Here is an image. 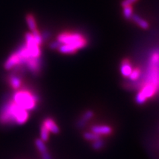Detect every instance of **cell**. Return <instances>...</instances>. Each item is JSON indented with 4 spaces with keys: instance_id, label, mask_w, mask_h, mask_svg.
Wrapping results in <instances>:
<instances>
[{
    "instance_id": "obj_1",
    "label": "cell",
    "mask_w": 159,
    "mask_h": 159,
    "mask_svg": "<svg viewBox=\"0 0 159 159\" xmlns=\"http://www.w3.org/2000/svg\"><path fill=\"white\" fill-rule=\"evenodd\" d=\"M29 117V111L19 106L12 99L0 108V124L3 125H23L27 121Z\"/></svg>"
},
{
    "instance_id": "obj_2",
    "label": "cell",
    "mask_w": 159,
    "mask_h": 159,
    "mask_svg": "<svg viewBox=\"0 0 159 159\" xmlns=\"http://www.w3.org/2000/svg\"><path fill=\"white\" fill-rule=\"evenodd\" d=\"M12 99L19 106L28 111L35 109L39 102V98L35 93L25 89L16 90L13 94Z\"/></svg>"
},
{
    "instance_id": "obj_3",
    "label": "cell",
    "mask_w": 159,
    "mask_h": 159,
    "mask_svg": "<svg viewBox=\"0 0 159 159\" xmlns=\"http://www.w3.org/2000/svg\"><path fill=\"white\" fill-rule=\"evenodd\" d=\"M57 40L61 44H74L78 50L85 47L87 44L86 39L78 33L64 32L58 34Z\"/></svg>"
},
{
    "instance_id": "obj_4",
    "label": "cell",
    "mask_w": 159,
    "mask_h": 159,
    "mask_svg": "<svg viewBox=\"0 0 159 159\" xmlns=\"http://www.w3.org/2000/svg\"><path fill=\"white\" fill-rule=\"evenodd\" d=\"M21 74H17L16 72L9 74L8 76V82L9 85L15 90H18L22 86V79L20 76Z\"/></svg>"
},
{
    "instance_id": "obj_5",
    "label": "cell",
    "mask_w": 159,
    "mask_h": 159,
    "mask_svg": "<svg viewBox=\"0 0 159 159\" xmlns=\"http://www.w3.org/2000/svg\"><path fill=\"white\" fill-rule=\"evenodd\" d=\"M91 131L98 135H108L112 133V128L106 125H96L91 128Z\"/></svg>"
},
{
    "instance_id": "obj_6",
    "label": "cell",
    "mask_w": 159,
    "mask_h": 159,
    "mask_svg": "<svg viewBox=\"0 0 159 159\" xmlns=\"http://www.w3.org/2000/svg\"><path fill=\"white\" fill-rule=\"evenodd\" d=\"M157 88L158 87H157L155 85H154V84L147 83L143 86L141 92L147 99V98H150L155 95V93L157 91Z\"/></svg>"
},
{
    "instance_id": "obj_7",
    "label": "cell",
    "mask_w": 159,
    "mask_h": 159,
    "mask_svg": "<svg viewBox=\"0 0 159 159\" xmlns=\"http://www.w3.org/2000/svg\"><path fill=\"white\" fill-rule=\"evenodd\" d=\"M43 125H44L49 132L54 133V134H57L59 133V127L57 125V123H55L52 119L51 118H46L43 122Z\"/></svg>"
},
{
    "instance_id": "obj_8",
    "label": "cell",
    "mask_w": 159,
    "mask_h": 159,
    "mask_svg": "<svg viewBox=\"0 0 159 159\" xmlns=\"http://www.w3.org/2000/svg\"><path fill=\"white\" fill-rule=\"evenodd\" d=\"M93 116V112L92 110H88L85 113H84L80 119H79L77 122V127L82 129L84 126L86 125L87 122L89 120V119H92Z\"/></svg>"
},
{
    "instance_id": "obj_9",
    "label": "cell",
    "mask_w": 159,
    "mask_h": 159,
    "mask_svg": "<svg viewBox=\"0 0 159 159\" xmlns=\"http://www.w3.org/2000/svg\"><path fill=\"white\" fill-rule=\"evenodd\" d=\"M120 70H121V74L124 77L128 78L129 75H130V74L133 70V68H132L131 62H129L128 60L125 59L124 60V61H123L121 65Z\"/></svg>"
},
{
    "instance_id": "obj_10",
    "label": "cell",
    "mask_w": 159,
    "mask_h": 159,
    "mask_svg": "<svg viewBox=\"0 0 159 159\" xmlns=\"http://www.w3.org/2000/svg\"><path fill=\"white\" fill-rule=\"evenodd\" d=\"M59 52L62 54H74L77 51V47L74 44H61V47L58 49Z\"/></svg>"
},
{
    "instance_id": "obj_11",
    "label": "cell",
    "mask_w": 159,
    "mask_h": 159,
    "mask_svg": "<svg viewBox=\"0 0 159 159\" xmlns=\"http://www.w3.org/2000/svg\"><path fill=\"white\" fill-rule=\"evenodd\" d=\"M131 19L133 21L134 23H135L137 25H139L141 28L143 29H147L149 27L148 23L146 21V20L143 19L141 17L136 14H133L131 17Z\"/></svg>"
},
{
    "instance_id": "obj_12",
    "label": "cell",
    "mask_w": 159,
    "mask_h": 159,
    "mask_svg": "<svg viewBox=\"0 0 159 159\" xmlns=\"http://www.w3.org/2000/svg\"><path fill=\"white\" fill-rule=\"evenodd\" d=\"M26 21H27V25L30 29V30L31 31V32L35 31L36 29H37L36 21L35 19H34L33 15L28 14L26 17Z\"/></svg>"
},
{
    "instance_id": "obj_13",
    "label": "cell",
    "mask_w": 159,
    "mask_h": 159,
    "mask_svg": "<svg viewBox=\"0 0 159 159\" xmlns=\"http://www.w3.org/2000/svg\"><path fill=\"white\" fill-rule=\"evenodd\" d=\"M35 145L38 149L39 152L42 154L44 152H47V147L45 145V143L41 139H37L35 140Z\"/></svg>"
},
{
    "instance_id": "obj_14",
    "label": "cell",
    "mask_w": 159,
    "mask_h": 159,
    "mask_svg": "<svg viewBox=\"0 0 159 159\" xmlns=\"http://www.w3.org/2000/svg\"><path fill=\"white\" fill-rule=\"evenodd\" d=\"M49 131L42 124V125L41 126V129H40V136H41V140L44 142L47 141L49 138Z\"/></svg>"
},
{
    "instance_id": "obj_15",
    "label": "cell",
    "mask_w": 159,
    "mask_h": 159,
    "mask_svg": "<svg viewBox=\"0 0 159 159\" xmlns=\"http://www.w3.org/2000/svg\"><path fill=\"white\" fill-rule=\"evenodd\" d=\"M84 138L86 139L87 141H94L96 140H98V139H100L101 136L96 135V133H94L92 131H89V132H86L84 134Z\"/></svg>"
},
{
    "instance_id": "obj_16",
    "label": "cell",
    "mask_w": 159,
    "mask_h": 159,
    "mask_svg": "<svg viewBox=\"0 0 159 159\" xmlns=\"http://www.w3.org/2000/svg\"><path fill=\"white\" fill-rule=\"evenodd\" d=\"M123 16L126 19H131L133 15L132 6H125L123 7Z\"/></svg>"
},
{
    "instance_id": "obj_17",
    "label": "cell",
    "mask_w": 159,
    "mask_h": 159,
    "mask_svg": "<svg viewBox=\"0 0 159 159\" xmlns=\"http://www.w3.org/2000/svg\"><path fill=\"white\" fill-rule=\"evenodd\" d=\"M92 148L96 151H99L101 150V149L104 146V142L102 140V139L100 138L98 139V140H96L93 141V143L92 144Z\"/></svg>"
},
{
    "instance_id": "obj_18",
    "label": "cell",
    "mask_w": 159,
    "mask_h": 159,
    "mask_svg": "<svg viewBox=\"0 0 159 159\" xmlns=\"http://www.w3.org/2000/svg\"><path fill=\"white\" fill-rule=\"evenodd\" d=\"M31 33L33 34V36L34 40H35V41L37 42V43L38 44H39L40 46H41V44H43V38H42L41 33H40L38 31V29H36L35 31H32Z\"/></svg>"
},
{
    "instance_id": "obj_19",
    "label": "cell",
    "mask_w": 159,
    "mask_h": 159,
    "mask_svg": "<svg viewBox=\"0 0 159 159\" xmlns=\"http://www.w3.org/2000/svg\"><path fill=\"white\" fill-rule=\"evenodd\" d=\"M141 76V70L139 68H135L133 69V70L131 73L130 74V75L128 77L129 80L133 81H135L137 80Z\"/></svg>"
},
{
    "instance_id": "obj_20",
    "label": "cell",
    "mask_w": 159,
    "mask_h": 159,
    "mask_svg": "<svg viewBox=\"0 0 159 159\" xmlns=\"http://www.w3.org/2000/svg\"><path fill=\"white\" fill-rule=\"evenodd\" d=\"M135 101L138 104H143L144 103H145L147 101V98L146 97L143 95V93L140 91L137 94L136 98H135Z\"/></svg>"
},
{
    "instance_id": "obj_21",
    "label": "cell",
    "mask_w": 159,
    "mask_h": 159,
    "mask_svg": "<svg viewBox=\"0 0 159 159\" xmlns=\"http://www.w3.org/2000/svg\"><path fill=\"white\" fill-rule=\"evenodd\" d=\"M61 44L60 42H58L57 40L55 41H53L52 43H51L49 44V47L51 49H52V50H56V49H58L59 47H61Z\"/></svg>"
},
{
    "instance_id": "obj_22",
    "label": "cell",
    "mask_w": 159,
    "mask_h": 159,
    "mask_svg": "<svg viewBox=\"0 0 159 159\" xmlns=\"http://www.w3.org/2000/svg\"><path fill=\"white\" fill-rule=\"evenodd\" d=\"M137 1L138 0H123L121 3V6L123 7L125 6H132V5Z\"/></svg>"
},
{
    "instance_id": "obj_23",
    "label": "cell",
    "mask_w": 159,
    "mask_h": 159,
    "mask_svg": "<svg viewBox=\"0 0 159 159\" xmlns=\"http://www.w3.org/2000/svg\"><path fill=\"white\" fill-rule=\"evenodd\" d=\"M41 158L42 159H52L51 155H50V153L47 151L46 152H44L41 154Z\"/></svg>"
},
{
    "instance_id": "obj_24",
    "label": "cell",
    "mask_w": 159,
    "mask_h": 159,
    "mask_svg": "<svg viewBox=\"0 0 159 159\" xmlns=\"http://www.w3.org/2000/svg\"><path fill=\"white\" fill-rule=\"evenodd\" d=\"M41 36H42L43 41H47V40L50 37V33L48 31H44L41 34Z\"/></svg>"
}]
</instances>
